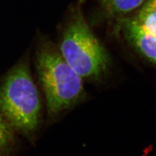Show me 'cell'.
<instances>
[{
	"label": "cell",
	"instance_id": "obj_3",
	"mask_svg": "<svg viewBox=\"0 0 156 156\" xmlns=\"http://www.w3.org/2000/svg\"><path fill=\"white\" fill-rule=\"evenodd\" d=\"M60 53L83 80L99 81L109 66L108 53L81 14L77 15L66 27Z\"/></svg>",
	"mask_w": 156,
	"mask_h": 156
},
{
	"label": "cell",
	"instance_id": "obj_4",
	"mask_svg": "<svg viewBox=\"0 0 156 156\" xmlns=\"http://www.w3.org/2000/svg\"><path fill=\"white\" fill-rule=\"evenodd\" d=\"M121 26L127 41L156 68V35L144 30L133 18L124 19Z\"/></svg>",
	"mask_w": 156,
	"mask_h": 156
},
{
	"label": "cell",
	"instance_id": "obj_5",
	"mask_svg": "<svg viewBox=\"0 0 156 156\" xmlns=\"http://www.w3.org/2000/svg\"><path fill=\"white\" fill-rule=\"evenodd\" d=\"M132 18L144 30L156 35V0H146Z\"/></svg>",
	"mask_w": 156,
	"mask_h": 156
},
{
	"label": "cell",
	"instance_id": "obj_6",
	"mask_svg": "<svg viewBox=\"0 0 156 156\" xmlns=\"http://www.w3.org/2000/svg\"><path fill=\"white\" fill-rule=\"evenodd\" d=\"M146 0H102L106 12L111 16H120L139 8Z\"/></svg>",
	"mask_w": 156,
	"mask_h": 156
},
{
	"label": "cell",
	"instance_id": "obj_2",
	"mask_svg": "<svg viewBox=\"0 0 156 156\" xmlns=\"http://www.w3.org/2000/svg\"><path fill=\"white\" fill-rule=\"evenodd\" d=\"M35 64L49 122H53L87 100L83 79L68 64L60 51L50 45L41 47Z\"/></svg>",
	"mask_w": 156,
	"mask_h": 156
},
{
	"label": "cell",
	"instance_id": "obj_7",
	"mask_svg": "<svg viewBox=\"0 0 156 156\" xmlns=\"http://www.w3.org/2000/svg\"><path fill=\"white\" fill-rule=\"evenodd\" d=\"M13 131L0 113V156H11L14 144Z\"/></svg>",
	"mask_w": 156,
	"mask_h": 156
},
{
	"label": "cell",
	"instance_id": "obj_1",
	"mask_svg": "<svg viewBox=\"0 0 156 156\" xmlns=\"http://www.w3.org/2000/svg\"><path fill=\"white\" fill-rule=\"evenodd\" d=\"M0 113L14 131L31 143L42 121V104L25 58L19 61L0 81Z\"/></svg>",
	"mask_w": 156,
	"mask_h": 156
}]
</instances>
